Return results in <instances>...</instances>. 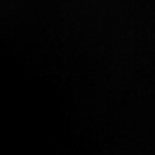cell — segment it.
Segmentation results:
<instances>
[]
</instances>
